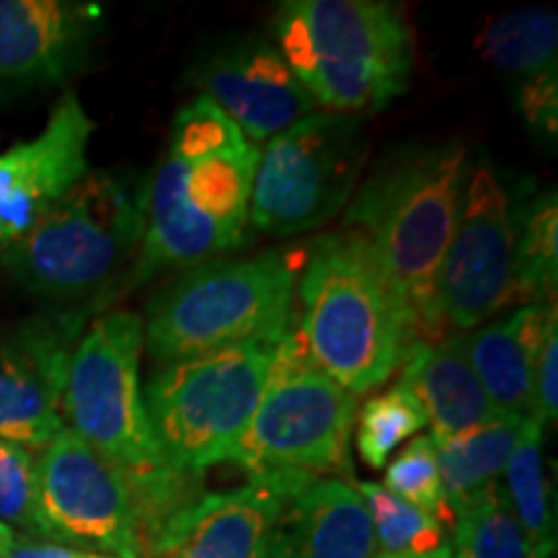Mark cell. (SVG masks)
I'll return each instance as SVG.
<instances>
[{"mask_svg": "<svg viewBox=\"0 0 558 558\" xmlns=\"http://www.w3.org/2000/svg\"><path fill=\"white\" fill-rule=\"evenodd\" d=\"M259 145L205 96L186 104L169 150L148 186L145 233L122 288L132 292L156 271L197 267L246 243Z\"/></svg>", "mask_w": 558, "mask_h": 558, "instance_id": "1", "label": "cell"}, {"mask_svg": "<svg viewBox=\"0 0 558 558\" xmlns=\"http://www.w3.org/2000/svg\"><path fill=\"white\" fill-rule=\"evenodd\" d=\"M143 318L132 311H111L96 318L70 357L62 393V422L128 481L137 514L140 554L173 514L197 497L194 478L166 465L153 435L140 386Z\"/></svg>", "mask_w": 558, "mask_h": 558, "instance_id": "2", "label": "cell"}, {"mask_svg": "<svg viewBox=\"0 0 558 558\" xmlns=\"http://www.w3.org/2000/svg\"><path fill=\"white\" fill-rule=\"evenodd\" d=\"M469 148L416 145L388 156L347 207V228L369 241L407 305L414 344L450 337L439 313V275L469 184Z\"/></svg>", "mask_w": 558, "mask_h": 558, "instance_id": "3", "label": "cell"}, {"mask_svg": "<svg viewBox=\"0 0 558 558\" xmlns=\"http://www.w3.org/2000/svg\"><path fill=\"white\" fill-rule=\"evenodd\" d=\"M298 331L316 367L352 396L383 386L414 347L407 305L360 230L311 246Z\"/></svg>", "mask_w": 558, "mask_h": 558, "instance_id": "4", "label": "cell"}, {"mask_svg": "<svg viewBox=\"0 0 558 558\" xmlns=\"http://www.w3.org/2000/svg\"><path fill=\"white\" fill-rule=\"evenodd\" d=\"M145 209L148 186L143 181L88 171L24 239L0 251V267L34 295L58 303L96 295L101 303L137 256Z\"/></svg>", "mask_w": 558, "mask_h": 558, "instance_id": "5", "label": "cell"}, {"mask_svg": "<svg viewBox=\"0 0 558 558\" xmlns=\"http://www.w3.org/2000/svg\"><path fill=\"white\" fill-rule=\"evenodd\" d=\"M275 29L277 52L326 111H378L409 88L414 39L396 5L290 0L279 5Z\"/></svg>", "mask_w": 558, "mask_h": 558, "instance_id": "6", "label": "cell"}, {"mask_svg": "<svg viewBox=\"0 0 558 558\" xmlns=\"http://www.w3.org/2000/svg\"><path fill=\"white\" fill-rule=\"evenodd\" d=\"M298 262L269 248L186 269L148 303L143 347L158 365L256 339H279L292 316Z\"/></svg>", "mask_w": 558, "mask_h": 558, "instance_id": "7", "label": "cell"}, {"mask_svg": "<svg viewBox=\"0 0 558 558\" xmlns=\"http://www.w3.org/2000/svg\"><path fill=\"white\" fill-rule=\"evenodd\" d=\"M279 339L222 347L153 373L143 401L173 473L197 478L233 460L262 401Z\"/></svg>", "mask_w": 558, "mask_h": 558, "instance_id": "8", "label": "cell"}, {"mask_svg": "<svg viewBox=\"0 0 558 558\" xmlns=\"http://www.w3.org/2000/svg\"><path fill=\"white\" fill-rule=\"evenodd\" d=\"M354 422L357 396L316 367L290 316L259 407L230 463L243 465L248 476L303 473L337 478V473H349Z\"/></svg>", "mask_w": 558, "mask_h": 558, "instance_id": "9", "label": "cell"}, {"mask_svg": "<svg viewBox=\"0 0 558 558\" xmlns=\"http://www.w3.org/2000/svg\"><path fill=\"white\" fill-rule=\"evenodd\" d=\"M362 158L365 130L360 117L311 111L259 153L251 226L284 239L337 218L357 186Z\"/></svg>", "mask_w": 558, "mask_h": 558, "instance_id": "10", "label": "cell"}, {"mask_svg": "<svg viewBox=\"0 0 558 558\" xmlns=\"http://www.w3.org/2000/svg\"><path fill=\"white\" fill-rule=\"evenodd\" d=\"M37 512L41 541L143 558L128 481L68 427L37 452Z\"/></svg>", "mask_w": 558, "mask_h": 558, "instance_id": "11", "label": "cell"}, {"mask_svg": "<svg viewBox=\"0 0 558 558\" xmlns=\"http://www.w3.org/2000/svg\"><path fill=\"white\" fill-rule=\"evenodd\" d=\"M509 305H514V209L494 166L481 158L465 184L439 275V313L448 333H465Z\"/></svg>", "mask_w": 558, "mask_h": 558, "instance_id": "12", "label": "cell"}, {"mask_svg": "<svg viewBox=\"0 0 558 558\" xmlns=\"http://www.w3.org/2000/svg\"><path fill=\"white\" fill-rule=\"evenodd\" d=\"M86 311L34 316L0 333V439L41 450L62 429V393Z\"/></svg>", "mask_w": 558, "mask_h": 558, "instance_id": "13", "label": "cell"}, {"mask_svg": "<svg viewBox=\"0 0 558 558\" xmlns=\"http://www.w3.org/2000/svg\"><path fill=\"white\" fill-rule=\"evenodd\" d=\"M313 476L259 473L230 492L197 494L173 514L148 558H267L284 499Z\"/></svg>", "mask_w": 558, "mask_h": 558, "instance_id": "14", "label": "cell"}, {"mask_svg": "<svg viewBox=\"0 0 558 558\" xmlns=\"http://www.w3.org/2000/svg\"><path fill=\"white\" fill-rule=\"evenodd\" d=\"M94 128L78 96L65 94L37 137L0 156V251L24 239L86 177Z\"/></svg>", "mask_w": 558, "mask_h": 558, "instance_id": "15", "label": "cell"}, {"mask_svg": "<svg viewBox=\"0 0 558 558\" xmlns=\"http://www.w3.org/2000/svg\"><path fill=\"white\" fill-rule=\"evenodd\" d=\"M205 99L235 122L251 143H269L318 107L275 47H243L202 70Z\"/></svg>", "mask_w": 558, "mask_h": 558, "instance_id": "16", "label": "cell"}, {"mask_svg": "<svg viewBox=\"0 0 558 558\" xmlns=\"http://www.w3.org/2000/svg\"><path fill=\"white\" fill-rule=\"evenodd\" d=\"M99 11L70 0H0V86L58 83L78 65Z\"/></svg>", "mask_w": 558, "mask_h": 558, "instance_id": "17", "label": "cell"}, {"mask_svg": "<svg viewBox=\"0 0 558 558\" xmlns=\"http://www.w3.org/2000/svg\"><path fill=\"white\" fill-rule=\"evenodd\" d=\"M375 533L354 481L311 478L284 499L267 558H373Z\"/></svg>", "mask_w": 558, "mask_h": 558, "instance_id": "18", "label": "cell"}, {"mask_svg": "<svg viewBox=\"0 0 558 558\" xmlns=\"http://www.w3.org/2000/svg\"><path fill=\"white\" fill-rule=\"evenodd\" d=\"M550 324H556V300L520 305L509 316L494 318L471 333H463L465 357L473 375L499 414H530L535 362Z\"/></svg>", "mask_w": 558, "mask_h": 558, "instance_id": "19", "label": "cell"}, {"mask_svg": "<svg viewBox=\"0 0 558 558\" xmlns=\"http://www.w3.org/2000/svg\"><path fill=\"white\" fill-rule=\"evenodd\" d=\"M401 380L422 403L432 437H450L501 416L473 375L463 333L414 344L401 362Z\"/></svg>", "mask_w": 558, "mask_h": 558, "instance_id": "20", "label": "cell"}, {"mask_svg": "<svg viewBox=\"0 0 558 558\" xmlns=\"http://www.w3.org/2000/svg\"><path fill=\"white\" fill-rule=\"evenodd\" d=\"M525 416L501 414L494 422L478 424L450 437H432L437 450L439 478L450 512L463 505L471 494L499 481L507 460L518 445Z\"/></svg>", "mask_w": 558, "mask_h": 558, "instance_id": "21", "label": "cell"}, {"mask_svg": "<svg viewBox=\"0 0 558 558\" xmlns=\"http://www.w3.org/2000/svg\"><path fill=\"white\" fill-rule=\"evenodd\" d=\"M543 424L525 416L518 445L507 460L505 494L514 518L527 533L538 558H550L556 550V509L554 488L546 476V456H543Z\"/></svg>", "mask_w": 558, "mask_h": 558, "instance_id": "22", "label": "cell"}, {"mask_svg": "<svg viewBox=\"0 0 558 558\" xmlns=\"http://www.w3.org/2000/svg\"><path fill=\"white\" fill-rule=\"evenodd\" d=\"M558 284V199L541 192L514 213V303L556 300Z\"/></svg>", "mask_w": 558, "mask_h": 558, "instance_id": "23", "label": "cell"}, {"mask_svg": "<svg viewBox=\"0 0 558 558\" xmlns=\"http://www.w3.org/2000/svg\"><path fill=\"white\" fill-rule=\"evenodd\" d=\"M478 52L494 68L512 75L546 73L556 68L558 16L554 9H520L486 21Z\"/></svg>", "mask_w": 558, "mask_h": 558, "instance_id": "24", "label": "cell"}, {"mask_svg": "<svg viewBox=\"0 0 558 558\" xmlns=\"http://www.w3.org/2000/svg\"><path fill=\"white\" fill-rule=\"evenodd\" d=\"M452 558H538L527 533L514 518L501 481L471 494L452 512Z\"/></svg>", "mask_w": 558, "mask_h": 558, "instance_id": "25", "label": "cell"}, {"mask_svg": "<svg viewBox=\"0 0 558 558\" xmlns=\"http://www.w3.org/2000/svg\"><path fill=\"white\" fill-rule=\"evenodd\" d=\"M354 486L365 499L375 546H380L383 554L422 556L448 546V533L435 514L409 505L373 481H354Z\"/></svg>", "mask_w": 558, "mask_h": 558, "instance_id": "26", "label": "cell"}, {"mask_svg": "<svg viewBox=\"0 0 558 558\" xmlns=\"http://www.w3.org/2000/svg\"><path fill=\"white\" fill-rule=\"evenodd\" d=\"M357 452L367 469L380 471L388 465L399 445L407 442L411 435L427 427V414L422 403L407 383L399 380L393 386L373 396L360 411L357 422Z\"/></svg>", "mask_w": 558, "mask_h": 558, "instance_id": "27", "label": "cell"}, {"mask_svg": "<svg viewBox=\"0 0 558 558\" xmlns=\"http://www.w3.org/2000/svg\"><path fill=\"white\" fill-rule=\"evenodd\" d=\"M380 486L409 505L435 514L445 527H452V512L439 478L437 450L429 435L411 439L403 452L390 460Z\"/></svg>", "mask_w": 558, "mask_h": 558, "instance_id": "28", "label": "cell"}, {"mask_svg": "<svg viewBox=\"0 0 558 558\" xmlns=\"http://www.w3.org/2000/svg\"><path fill=\"white\" fill-rule=\"evenodd\" d=\"M0 525L24 530L41 541L37 512V456L29 448L0 439Z\"/></svg>", "mask_w": 558, "mask_h": 558, "instance_id": "29", "label": "cell"}, {"mask_svg": "<svg viewBox=\"0 0 558 558\" xmlns=\"http://www.w3.org/2000/svg\"><path fill=\"white\" fill-rule=\"evenodd\" d=\"M520 114L525 117L527 128L541 137L556 140L558 132V75L556 68L527 78L518 96Z\"/></svg>", "mask_w": 558, "mask_h": 558, "instance_id": "30", "label": "cell"}, {"mask_svg": "<svg viewBox=\"0 0 558 558\" xmlns=\"http://www.w3.org/2000/svg\"><path fill=\"white\" fill-rule=\"evenodd\" d=\"M558 414V320L550 324L543 341L538 362L533 375V399H530V414L546 427L556 422Z\"/></svg>", "mask_w": 558, "mask_h": 558, "instance_id": "31", "label": "cell"}, {"mask_svg": "<svg viewBox=\"0 0 558 558\" xmlns=\"http://www.w3.org/2000/svg\"><path fill=\"white\" fill-rule=\"evenodd\" d=\"M0 558H114V556L96 554V550L60 546V543H52V541L24 538V535L16 533V538L9 543V548L0 554Z\"/></svg>", "mask_w": 558, "mask_h": 558, "instance_id": "32", "label": "cell"}, {"mask_svg": "<svg viewBox=\"0 0 558 558\" xmlns=\"http://www.w3.org/2000/svg\"><path fill=\"white\" fill-rule=\"evenodd\" d=\"M373 558H452V550H450V546H442V548L432 550V554H422V556H393V554H380V556H373Z\"/></svg>", "mask_w": 558, "mask_h": 558, "instance_id": "33", "label": "cell"}]
</instances>
